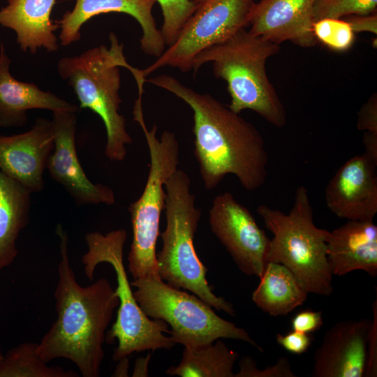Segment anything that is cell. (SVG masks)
Returning <instances> with one entry per match:
<instances>
[{
    "instance_id": "6da1fadb",
    "label": "cell",
    "mask_w": 377,
    "mask_h": 377,
    "mask_svg": "<svg viewBox=\"0 0 377 377\" xmlns=\"http://www.w3.org/2000/svg\"><path fill=\"white\" fill-rule=\"evenodd\" d=\"M173 94L192 110L194 156L207 190L216 188L229 174L248 191L265 182L268 154L259 131L238 113L208 94H200L175 77L162 74L146 79Z\"/></svg>"
},
{
    "instance_id": "7a4b0ae2",
    "label": "cell",
    "mask_w": 377,
    "mask_h": 377,
    "mask_svg": "<svg viewBox=\"0 0 377 377\" xmlns=\"http://www.w3.org/2000/svg\"><path fill=\"white\" fill-rule=\"evenodd\" d=\"M56 233L61 255L54 293L57 317L38 343L36 353L46 363L64 358L75 364L83 377H98L106 330L119 298L106 278L85 287L77 283L70 264L67 232L58 224Z\"/></svg>"
},
{
    "instance_id": "3957f363",
    "label": "cell",
    "mask_w": 377,
    "mask_h": 377,
    "mask_svg": "<svg viewBox=\"0 0 377 377\" xmlns=\"http://www.w3.org/2000/svg\"><path fill=\"white\" fill-rule=\"evenodd\" d=\"M279 50V45L244 28L199 54L192 70L197 72L204 64L212 62L214 75L227 83L231 110L238 114L253 110L281 128L287 121L286 112L265 68L267 60Z\"/></svg>"
},
{
    "instance_id": "277c9868",
    "label": "cell",
    "mask_w": 377,
    "mask_h": 377,
    "mask_svg": "<svg viewBox=\"0 0 377 377\" xmlns=\"http://www.w3.org/2000/svg\"><path fill=\"white\" fill-rule=\"evenodd\" d=\"M110 47L101 45L80 55L59 60L57 71L74 91L80 108L89 109L102 119L107 133L105 156L112 161H121L127 154L126 146L132 138L126 131L124 117L119 113L122 102L119 67L128 68L135 80L141 71L127 63L124 45L117 36H109Z\"/></svg>"
},
{
    "instance_id": "5b68a950",
    "label": "cell",
    "mask_w": 377,
    "mask_h": 377,
    "mask_svg": "<svg viewBox=\"0 0 377 377\" xmlns=\"http://www.w3.org/2000/svg\"><path fill=\"white\" fill-rule=\"evenodd\" d=\"M191 183L188 175L177 169L165 184L166 226L160 235L162 249L156 254L158 273L170 286L191 291L212 308L235 316L232 304L213 293L207 281V267L195 249L201 212L195 206Z\"/></svg>"
},
{
    "instance_id": "8992f818",
    "label": "cell",
    "mask_w": 377,
    "mask_h": 377,
    "mask_svg": "<svg viewBox=\"0 0 377 377\" xmlns=\"http://www.w3.org/2000/svg\"><path fill=\"white\" fill-rule=\"evenodd\" d=\"M257 212L273 235L267 263L288 268L308 294L330 295L333 274L327 257L330 231L315 225L308 189L304 186L297 188L288 214L265 205Z\"/></svg>"
},
{
    "instance_id": "52a82bcc",
    "label": "cell",
    "mask_w": 377,
    "mask_h": 377,
    "mask_svg": "<svg viewBox=\"0 0 377 377\" xmlns=\"http://www.w3.org/2000/svg\"><path fill=\"white\" fill-rule=\"evenodd\" d=\"M127 237L124 229L112 230L107 234L88 232L85 235L87 251L82 257L85 275L94 280L98 265L110 264L116 274L119 298L116 321L106 332L105 341L118 345L114 350V361L128 357L133 353L157 349H170L175 343L170 337L169 325L163 320L151 319L137 302L128 279L124 264V246Z\"/></svg>"
},
{
    "instance_id": "ba28073f",
    "label": "cell",
    "mask_w": 377,
    "mask_h": 377,
    "mask_svg": "<svg viewBox=\"0 0 377 377\" xmlns=\"http://www.w3.org/2000/svg\"><path fill=\"white\" fill-rule=\"evenodd\" d=\"M134 119L141 126L149 147L150 165L146 184L140 198L128 207L133 239L128 256V271L133 279L159 276L156 247L161 212L165 207L164 186L178 169L179 145L175 134L165 131L156 136L157 126L148 130L142 102L136 101Z\"/></svg>"
},
{
    "instance_id": "9c48e42d",
    "label": "cell",
    "mask_w": 377,
    "mask_h": 377,
    "mask_svg": "<svg viewBox=\"0 0 377 377\" xmlns=\"http://www.w3.org/2000/svg\"><path fill=\"white\" fill-rule=\"evenodd\" d=\"M131 285L136 288L133 295L143 312L171 327L170 337L175 344L195 348L219 339H232L263 352L244 329L219 316L195 295L170 286L160 276L133 279Z\"/></svg>"
},
{
    "instance_id": "30bf717a",
    "label": "cell",
    "mask_w": 377,
    "mask_h": 377,
    "mask_svg": "<svg viewBox=\"0 0 377 377\" xmlns=\"http://www.w3.org/2000/svg\"><path fill=\"white\" fill-rule=\"evenodd\" d=\"M254 0H205L186 20L175 41L146 68L145 78L158 68L170 66L182 72L192 70L195 57L249 25Z\"/></svg>"
},
{
    "instance_id": "8fae6325",
    "label": "cell",
    "mask_w": 377,
    "mask_h": 377,
    "mask_svg": "<svg viewBox=\"0 0 377 377\" xmlns=\"http://www.w3.org/2000/svg\"><path fill=\"white\" fill-rule=\"evenodd\" d=\"M209 223L240 271L260 278L267 263L270 239L247 207L230 192L221 193L212 201Z\"/></svg>"
},
{
    "instance_id": "7c38bea8",
    "label": "cell",
    "mask_w": 377,
    "mask_h": 377,
    "mask_svg": "<svg viewBox=\"0 0 377 377\" xmlns=\"http://www.w3.org/2000/svg\"><path fill=\"white\" fill-rule=\"evenodd\" d=\"M51 121L54 146L46 166L51 178L62 186L77 205L114 204L113 190L91 182L80 163L75 147L77 112H52Z\"/></svg>"
},
{
    "instance_id": "4fadbf2b",
    "label": "cell",
    "mask_w": 377,
    "mask_h": 377,
    "mask_svg": "<svg viewBox=\"0 0 377 377\" xmlns=\"http://www.w3.org/2000/svg\"><path fill=\"white\" fill-rule=\"evenodd\" d=\"M377 163L364 153L348 159L325 191L329 209L341 219L374 220L377 213Z\"/></svg>"
},
{
    "instance_id": "5bb4252c",
    "label": "cell",
    "mask_w": 377,
    "mask_h": 377,
    "mask_svg": "<svg viewBox=\"0 0 377 377\" xmlns=\"http://www.w3.org/2000/svg\"><path fill=\"white\" fill-rule=\"evenodd\" d=\"M54 146L51 120L38 118L27 132L0 135V170L31 193L40 192L44 188L43 172Z\"/></svg>"
},
{
    "instance_id": "9a60e30c",
    "label": "cell",
    "mask_w": 377,
    "mask_h": 377,
    "mask_svg": "<svg viewBox=\"0 0 377 377\" xmlns=\"http://www.w3.org/2000/svg\"><path fill=\"white\" fill-rule=\"evenodd\" d=\"M73 1V0H65ZM71 10L66 11L59 20H55L61 29L60 43L68 46L80 39L83 24L94 16L110 13L127 14L140 25L142 35L140 48L147 54L159 57L165 44L152 15L156 0H75Z\"/></svg>"
},
{
    "instance_id": "2e32d148",
    "label": "cell",
    "mask_w": 377,
    "mask_h": 377,
    "mask_svg": "<svg viewBox=\"0 0 377 377\" xmlns=\"http://www.w3.org/2000/svg\"><path fill=\"white\" fill-rule=\"evenodd\" d=\"M315 0H260L250 9L249 31L274 43L289 40L302 47L314 46Z\"/></svg>"
},
{
    "instance_id": "e0dca14e",
    "label": "cell",
    "mask_w": 377,
    "mask_h": 377,
    "mask_svg": "<svg viewBox=\"0 0 377 377\" xmlns=\"http://www.w3.org/2000/svg\"><path fill=\"white\" fill-rule=\"evenodd\" d=\"M371 320L341 321L325 334L313 362L314 377H363Z\"/></svg>"
},
{
    "instance_id": "ac0fdd59",
    "label": "cell",
    "mask_w": 377,
    "mask_h": 377,
    "mask_svg": "<svg viewBox=\"0 0 377 377\" xmlns=\"http://www.w3.org/2000/svg\"><path fill=\"white\" fill-rule=\"evenodd\" d=\"M327 257L333 275L362 270L377 275V226L374 220H348L329 232Z\"/></svg>"
},
{
    "instance_id": "d6986e66",
    "label": "cell",
    "mask_w": 377,
    "mask_h": 377,
    "mask_svg": "<svg viewBox=\"0 0 377 377\" xmlns=\"http://www.w3.org/2000/svg\"><path fill=\"white\" fill-rule=\"evenodd\" d=\"M11 59L0 44V128L20 127L27 122V112L40 109L77 112L72 104L31 82L16 80L10 72Z\"/></svg>"
},
{
    "instance_id": "ffe728a7",
    "label": "cell",
    "mask_w": 377,
    "mask_h": 377,
    "mask_svg": "<svg viewBox=\"0 0 377 377\" xmlns=\"http://www.w3.org/2000/svg\"><path fill=\"white\" fill-rule=\"evenodd\" d=\"M56 0H8L0 8V25L13 30L23 52L32 54L43 48L49 52L59 49L54 32L59 27L50 18Z\"/></svg>"
},
{
    "instance_id": "44dd1931",
    "label": "cell",
    "mask_w": 377,
    "mask_h": 377,
    "mask_svg": "<svg viewBox=\"0 0 377 377\" xmlns=\"http://www.w3.org/2000/svg\"><path fill=\"white\" fill-rule=\"evenodd\" d=\"M31 193L0 170V272L15 260L17 240L29 223Z\"/></svg>"
},
{
    "instance_id": "7402d4cb",
    "label": "cell",
    "mask_w": 377,
    "mask_h": 377,
    "mask_svg": "<svg viewBox=\"0 0 377 377\" xmlns=\"http://www.w3.org/2000/svg\"><path fill=\"white\" fill-rule=\"evenodd\" d=\"M260 282L252 293V300L272 316H285L302 305L308 293L293 273L286 266L268 262Z\"/></svg>"
},
{
    "instance_id": "603a6c76",
    "label": "cell",
    "mask_w": 377,
    "mask_h": 377,
    "mask_svg": "<svg viewBox=\"0 0 377 377\" xmlns=\"http://www.w3.org/2000/svg\"><path fill=\"white\" fill-rule=\"evenodd\" d=\"M237 358L238 353L219 339L205 346L184 347L179 364L170 367L166 374L181 377H235L232 369Z\"/></svg>"
},
{
    "instance_id": "cb8c5ba5",
    "label": "cell",
    "mask_w": 377,
    "mask_h": 377,
    "mask_svg": "<svg viewBox=\"0 0 377 377\" xmlns=\"http://www.w3.org/2000/svg\"><path fill=\"white\" fill-rule=\"evenodd\" d=\"M38 343L24 342L12 348L0 362V377H78L73 370L47 366L37 354Z\"/></svg>"
},
{
    "instance_id": "d4e9b609",
    "label": "cell",
    "mask_w": 377,
    "mask_h": 377,
    "mask_svg": "<svg viewBox=\"0 0 377 377\" xmlns=\"http://www.w3.org/2000/svg\"><path fill=\"white\" fill-rule=\"evenodd\" d=\"M313 31L317 42L334 51H346L355 41V32L346 20L324 18L316 20Z\"/></svg>"
},
{
    "instance_id": "484cf974",
    "label": "cell",
    "mask_w": 377,
    "mask_h": 377,
    "mask_svg": "<svg viewBox=\"0 0 377 377\" xmlns=\"http://www.w3.org/2000/svg\"><path fill=\"white\" fill-rule=\"evenodd\" d=\"M377 0H315L314 20L324 18L342 19L350 15L376 13Z\"/></svg>"
},
{
    "instance_id": "4316f807",
    "label": "cell",
    "mask_w": 377,
    "mask_h": 377,
    "mask_svg": "<svg viewBox=\"0 0 377 377\" xmlns=\"http://www.w3.org/2000/svg\"><path fill=\"white\" fill-rule=\"evenodd\" d=\"M162 10L163 23L161 30L165 45H171L181 29L193 13L197 4L191 0H156Z\"/></svg>"
},
{
    "instance_id": "83f0119b",
    "label": "cell",
    "mask_w": 377,
    "mask_h": 377,
    "mask_svg": "<svg viewBox=\"0 0 377 377\" xmlns=\"http://www.w3.org/2000/svg\"><path fill=\"white\" fill-rule=\"evenodd\" d=\"M239 370L235 377H295L290 362L281 357L272 366L260 369L256 361L249 356H244L239 362Z\"/></svg>"
},
{
    "instance_id": "f1b7e54d",
    "label": "cell",
    "mask_w": 377,
    "mask_h": 377,
    "mask_svg": "<svg viewBox=\"0 0 377 377\" xmlns=\"http://www.w3.org/2000/svg\"><path fill=\"white\" fill-rule=\"evenodd\" d=\"M373 318L367 341V357L364 376H377V300L373 303Z\"/></svg>"
},
{
    "instance_id": "f546056e",
    "label": "cell",
    "mask_w": 377,
    "mask_h": 377,
    "mask_svg": "<svg viewBox=\"0 0 377 377\" xmlns=\"http://www.w3.org/2000/svg\"><path fill=\"white\" fill-rule=\"evenodd\" d=\"M276 340L286 351L301 355L306 353L311 346L313 337L311 334L293 330L285 334H277Z\"/></svg>"
},
{
    "instance_id": "4dcf8cb0",
    "label": "cell",
    "mask_w": 377,
    "mask_h": 377,
    "mask_svg": "<svg viewBox=\"0 0 377 377\" xmlns=\"http://www.w3.org/2000/svg\"><path fill=\"white\" fill-rule=\"evenodd\" d=\"M290 323L293 330L311 334L323 325V313L320 311L302 310L293 317Z\"/></svg>"
},
{
    "instance_id": "1f68e13d",
    "label": "cell",
    "mask_w": 377,
    "mask_h": 377,
    "mask_svg": "<svg viewBox=\"0 0 377 377\" xmlns=\"http://www.w3.org/2000/svg\"><path fill=\"white\" fill-rule=\"evenodd\" d=\"M357 127L360 131L377 134V96L376 93L370 96L359 110Z\"/></svg>"
},
{
    "instance_id": "d6a6232c",
    "label": "cell",
    "mask_w": 377,
    "mask_h": 377,
    "mask_svg": "<svg viewBox=\"0 0 377 377\" xmlns=\"http://www.w3.org/2000/svg\"><path fill=\"white\" fill-rule=\"evenodd\" d=\"M355 33L369 32L377 34V15L374 13L364 15H350L345 19Z\"/></svg>"
},
{
    "instance_id": "836d02e7",
    "label": "cell",
    "mask_w": 377,
    "mask_h": 377,
    "mask_svg": "<svg viewBox=\"0 0 377 377\" xmlns=\"http://www.w3.org/2000/svg\"><path fill=\"white\" fill-rule=\"evenodd\" d=\"M362 142L365 149L364 153L377 163V134L364 131Z\"/></svg>"
},
{
    "instance_id": "e575fe53",
    "label": "cell",
    "mask_w": 377,
    "mask_h": 377,
    "mask_svg": "<svg viewBox=\"0 0 377 377\" xmlns=\"http://www.w3.org/2000/svg\"><path fill=\"white\" fill-rule=\"evenodd\" d=\"M151 358V354H147L146 357H140L135 361L133 376H147L148 365Z\"/></svg>"
},
{
    "instance_id": "d590c367",
    "label": "cell",
    "mask_w": 377,
    "mask_h": 377,
    "mask_svg": "<svg viewBox=\"0 0 377 377\" xmlns=\"http://www.w3.org/2000/svg\"><path fill=\"white\" fill-rule=\"evenodd\" d=\"M129 362L128 357H124L119 360L115 370L113 373V376H128V375Z\"/></svg>"
},
{
    "instance_id": "8d00e7d4",
    "label": "cell",
    "mask_w": 377,
    "mask_h": 377,
    "mask_svg": "<svg viewBox=\"0 0 377 377\" xmlns=\"http://www.w3.org/2000/svg\"><path fill=\"white\" fill-rule=\"evenodd\" d=\"M191 1L198 5L205 0H191Z\"/></svg>"
},
{
    "instance_id": "74e56055",
    "label": "cell",
    "mask_w": 377,
    "mask_h": 377,
    "mask_svg": "<svg viewBox=\"0 0 377 377\" xmlns=\"http://www.w3.org/2000/svg\"><path fill=\"white\" fill-rule=\"evenodd\" d=\"M3 353H2L1 350V347H0V362L3 358Z\"/></svg>"
}]
</instances>
